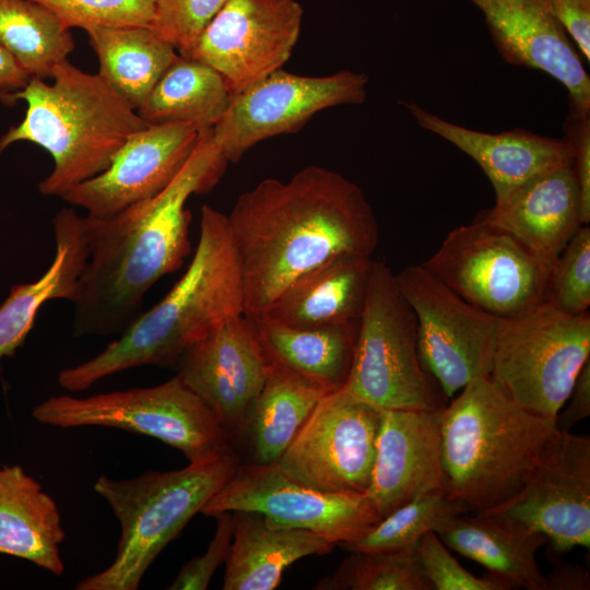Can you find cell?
<instances>
[{
  "instance_id": "cell-1",
  "label": "cell",
  "mask_w": 590,
  "mask_h": 590,
  "mask_svg": "<svg viewBox=\"0 0 590 590\" xmlns=\"http://www.w3.org/2000/svg\"><path fill=\"white\" fill-rule=\"evenodd\" d=\"M244 285V315L261 318L293 281L340 256L371 257L378 223L363 190L310 165L287 181L267 178L227 215Z\"/></svg>"
},
{
  "instance_id": "cell-2",
  "label": "cell",
  "mask_w": 590,
  "mask_h": 590,
  "mask_svg": "<svg viewBox=\"0 0 590 590\" xmlns=\"http://www.w3.org/2000/svg\"><path fill=\"white\" fill-rule=\"evenodd\" d=\"M212 132L200 131L185 166L155 197L110 217L84 216L88 259L70 300L73 337L122 333L149 290L184 264L191 251L186 202L213 189L228 164Z\"/></svg>"
},
{
  "instance_id": "cell-3",
  "label": "cell",
  "mask_w": 590,
  "mask_h": 590,
  "mask_svg": "<svg viewBox=\"0 0 590 590\" xmlns=\"http://www.w3.org/2000/svg\"><path fill=\"white\" fill-rule=\"evenodd\" d=\"M244 285L227 215L204 204L193 257L179 281L88 361L59 371L70 392L114 374L141 367L176 369L181 357L228 319L244 314Z\"/></svg>"
},
{
  "instance_id": "cell-4",
  "label": "cell",
  "mask_w": 590,
  "mask_h": 590,
  "mask_svg": "<svg viewBox=\"0 0 590 590\" xmlns=\"http://www.w3.org/2000/svg\"><path fill=\"white\" fill-rule=\"evenodd\" d=\"M52 83L31 76L24 88L1 99L26 102L21 123L0 139V153L16 141L33 142L50 153L51 173L38 185L45 196L60 197L103 173L119 149L146 123L98 74L68 60L51 73Z\"/></svg>"
},
{
  "instance_id": "cell-5",
  "label": "cell",
  "mask_w": 590,
  "mask_h": 590,
  "mask_svg": "<svg viewBox=\"0 0 590 590\" xmlns=\"http://www.w3.org/2000/svg\"><path fill=\"white\" fill-rule=\"evenodd\" d=\"M556 429L554 421L521 408L489 376L472 379L441 410L448 495L470 512L507 502L521 488Z\"/></svg>"
},
{
  "instance_id": "cell-6",
  "label": "cell",
  "mask_w": 590,
  "mask_h": 590,
  "mask_svg": "<svg viewBox=\"0 0 590 590\" xmlns=\"http://www.w3.org/2000/svg\"><path fill=\"white\" fill-rule=\"evenodd\" d=\"M234 451L173 471H148L132 479L101 475L93 489L121 526L116 556L75 590H137L158 554L228 481L237 465Z\"/></svg>"
},
{
  "instance_id": "cell-7",
  "label": "cell",
  "mask_w": 590,
  "mask_h": 590,
  "mask_svg": "<svg viewBox=\"0 0 590 590\" xmlns=\"http://www.w3.org/2000/svg\"><path fill=\"white\" fill-rule=\"evenodd\" d=\"M340 390L379 410L436 411L448 403L421 363L415 315L381 260L373 261L351 371Z\"/></svg>"
},
{
  "instance_id": "cell-8",
  "label": "cell",
  "mask_w": 590,
  "mask_h": 590,
  "mask_svg": "<svg viewBox=\"0 0 590 590\" xmlns=\"http://www.w3.org/2000/svg\"><path fill=\"white\" fill-rule=\"evenodd\" d=\"M32 415L58 428L101 426L146 435L180 450L190 463L233 451L216 414L177 374L149 388L85 398L54 396L38 403Z\"/></svg>"
},
{
  "instance_id": "cell-9",
  "label": "cell",
  "mask_w": 590,
  "mask_h": 590,
  "mask_svg": "<svg viewBox=\"0 0 590 590\" xmlns=\"http://www.w3.org/2000/svg\"><path fill=\"white\" fill-rule=\"evenodd\" d=\"M590 361V314H567L544 300L499 319L489 377L517 404L555 422Z\"/></svg>"
},
{
  "instance_id": "cell-10",
  "label": "cell",
  "mask_w": 590,
  "mask_h": 590,
  "mask_svg": "<svg viewBox=\"0 0 590 590\" xmlns=\"http://www.w3.org/2000/svg\"><path fill=\"white\" fill-rule=\"evenodd\" d=\"M422 264L463 300L499 319L545 300L548 269L508 232L479 217L450 231Z\"/></svg>"
},
{
  "instance_id": "cell-11",
  "label": "cell",
  "mask_w": 590,
  "mask_h": 590,
  "mask_svg": "<svg viewBox=\"0 0 590 590\" xmlns=\"http://www.w3.org/2000/svg\"><path fill=\"white\" fill-rule=\"evenodd\" d=\"M394 280L415 315L421 363L445 396L489 376L499 318L463 300L423 264L405 267Z\"/></svg>"
},
{
  "instance_id": "cell-12",
  "label": "cell",
  "mask_w": 590,
  "mask_h": 590,
  "mask_svg": "<svg viewBox=\"0 0 590 590\" xmlns=\"http://www.w3.org/2000/svg\"><path fill=\"white\" fill-rule=\"evenodd\" d=\"M224 511L258 512L274 527L308 530L334 545L359 540L381 519L367 494L316 489L288 477L275 462L239 463L200 512Z\"/></svg>"
},
{
  "instance_id": "cell-13",
  "label": "cell",
  "mask_w": 590,
  "mask_h": 590,
  "mask_svg": "<svg viewBox=\"0 0 590 590\" xmlns=\"http://www.w3.org/2000/svg\"><path fill=\"white\" fill-rule=\"evenodd\" d=\"M367 84L366 74L350 70L305 76L279 69L232 95L213 141L228 163H237L258 142L298 131L320 110L364 103Z\"/></svg>"
},
{
  "instance_id": "cell-14",
  "label": "cell",
  "mask_w": 590,
  "mask_h": 590,
  "mask_svg": "<svg viewBox=\"0 0 590 590\" xmlns=\"http://www.w3.org/2000/svg\"><path fill=\"white\" fill-rule=\"evenodd\" d=\"M381 411L342 390L330 393L275 463L288 477L316 489L366 494Z\"/></svg>"
},
{
  "instance_id": "cell-15",
  "label": "cell",
  "mask_w": 590,
  "mask_h": 590,
  "mask_svg": "<svg viewBox=\"0 0 590 590\" xmlns=\"http://www.w3.org/2000/svg\"><path fill=\"white\" fill-rule=\"evenodd\" d=\"M296 0H226L188 57L216 70L232 95L282 69L298 40Z\"/></svg>"
},
{
  "instance_id": "cell-16",
  "label": "cell",
  "mask_w": 590,
  "mask_h": 590,
  "mask_svg": "<svg viewBox=\"0 0 590 590\" xmlns=\"http://www.w3.org/2000/svg\"><path fill=\"white\" fill-rule=\"evenodd\" d=\"M484 511L515 518L543 533L557 552L590 547V439L556 429L521 488Z\"/></svg>"
},
{
  "instance_id": "cell-17",
  "label": "cell",
  "mask_w": 590,
  "mask_h": 590,
  "mask_svg": "<svg viewBox=\"0 0 590 590\" xmlns=\"http://www.w3.org/2000/svg\"><path fill=\"white\" fill-rule=\"evenodd\" d=\"M272 366L256 320L241 314L194 344L176 371L228 434H240Z\"/></svg>"
},
{
  "instance_id": "cell-18",
  "label": "cell",
  "mask_w": 590,
  "mask_h": 590,
  "mask_svg": "<svg viewBox=\"0 0 590 590\" xmlns=\"http://www.w3.org/2000/svg\"><path fill=\"white\" fill-rule=\"evenodd\" d=\"M201 130L188 122L150 125L129 138L103 173L69 189L61 199L94 219L110 217L151 199L185 166Z\"/></svg>"
},
{
  "instance_id": "cell-19",
  "label": "cell",
  "mask_w": 590,
  "mask_h": 590,
  "mask_svg": "<svg viewBox=\"0 0 590 590\" xmlns=\"http://www.w3.org/2000/svg\"><path fill=\"white\" fill-rule=\"evenodd\" d=\"M484 15L502 59L542 71L562 83L568 109L590 113V78L576 46L546 0H468Z\"/></svg>"
},
{
  "instance_id": "cell-20",
  "label": "cell",
  "mask_w": 590,
  "mask_h": 590,
  "mask_svg": "<svg viewBox=\"0 0 590 590\" xmlns=\"http://www.w3.org/2000/svg\"><path fill=\"white\" fill-rule=\"evenodd\" d=\"M441 410H382L366 494L381 518L416 496L446 491Z\"/></svg>"
},
{
  "instance_id": "cell-21",
  "label": "cell",
  "mask_w": 590,
  "mask_h": 590,
  "mask_svg": "<svg viewBox=\"0 0 590 590\" xmlns=\"http://www.w3.org/2000/svg\"><path fill=\"white\" fill-rule=\"evenodd\" d=\"M404 106L422 129L450 142L479 164L496 200L542 174L571 166L573 149L565 137L540 135L524 129L487 133L445 120L414 103Z\"/></svg>"
},
{
  "instance_id": "cell-22",
  "label": "cell",
  "mask_w": 590,
  "mask_h": 590,
  "mask_svg": "<svg viewBox=\"0 0 590 590\" xmlns=\"http://www.w3.org/2000/svg\"><path fill=\"white\" fill-rule=\"evenodd\" d=\"M503 228L528 248L548 270L585 225L579 187L571 166L542 174L495 200L479 216Z\"/></svg>"
},
{
  "instance_id": "cell-23",
  "label": "cell",
  "mask_w": 590,
  "mask_h": 590,
  "mask_svg": "<svg viewBox=\"0 0 590 590\" xmlns=\"http://www.w3.org/2000/svg\"><path fill=\"white\" fill-rule=\"evenodd\" d=\"M373 261L345 255L318 266L282 291L261 318L295 327L357 326Z\"/></svg>"
},
{
  "instance_id": "cell-24",
  "label": "cell",
  "mask_w": 590,
  "mask_h": 590,
  "mask_svg": "<svg viewBox=\"0 0 590 590\" xmlns=\"http://www.w3.org/2000/svg\"><path fill=\"white\" fill-rule=\"evenodd\" d=\"M445 545L507 580L514 589L546 590L536 564L546 536L526 523L496 511L457 516L436 532Z\"/></svg>"
},
{
  "instance_id": "cell-25",
  "label": "cell",
  "mask_w": 590,
  "mask_h": 590,
  "mask_svg": "<svg viewBox=\"0 0 590 590\" xmlns=\"http://www.w3.org/2000/svg\"><path fill=\"white\" fill-rule=\"evenodd\" d=\"M56 252L36 281L11 287L0 305V362L13 357L32 330L40 307L51 299L71 300L88 259L84 216L71 208L52 219Z\"/></svg>"
},
{
  "instance_id": "cell-26",
  "label": "cell",
  "mask_w": 590,
  "mask_h": 590,
  "mask_svg": "<svg viewBox=\"0 0 590 590\" xmlns=\"http://www.w3.org/2000/svg\"><path fill=\"white\" fill-rule=\"evenodd\" d=\"M233 519L224 590H273L293 563L328 554L335 546L308 530L274 527L258 512L233 511Z\"/></svg>"
},
{
  "instance_id": "cell-27",
  "label": "cell",
  "mask_w": 590,
  "mask_h": 590,
  "mask_svg": "<svg viewBox=\"0 0 590 590\" xmlns=\"http://www.w3.org/2000/svg\"><path fill=\"white\" fill-rule=\"evenodd\" d=\"M66 538L56 502L20 464L0 467V554L22 558L56 576Z\"/></svg>"
},
{
  "instance_id": "cell-28",
  "label": "cell",
  "mask_w": 590,
  "mask_h": 590,
  "mask_svg": "<svg viewBox=\"0 0 590 590\" xmlns=\"http://www.w3.org/2000/svg\"><path fill=\"white\" fill-rule=\"evenodd\" d=\"M272 364L291 369L330 393L349 378L357 326L295 327L268 318L255 319Z\"/></svg>"
},
{
  "instance_id": "cell-29",
  "label": "cell",
  "mask_w": 590,
  "mask_h": 590,
  "mask_svg": "<svg viewBox=\"0 0 590 590\" xmlns=\"http://www.w3.org/2000/svg\"><path fill=\"white\" fill-rule=\"evenodd\" d=\"M98 75L137 110L164 72L178 59L174 46L150 26H108L86 31Z\"/></svg>"
},
{
  "instance_id": "cell-30",
  "label": "cell",
  "mask_w": 590,
  "mask_h": 590,
  "mask_svg": "<svg viewBox=\"0 0 590 590\" xmlns=\"http://www.w3.org/2000/svg\"><path fill=\"white\" fill-rule=\"evenodd\" d=\"M328 394L330 392L322 386L273 364L244 430L249 439L252 462H276Z\"/></svg>"
},
{
  "instance_id": "cell-31",
  "label": "cell",
  "mask_w": 590,
  "mask_h": 590,
  "mask_svg": "<svg viewBox=\"0 0 590 590\" xmlns=\"http://www.w3.org/2000/svg\"><path fill=\"white\" fill-rule=\"evenodd\" d=\"M232 93L212 67L179 55L137 109L149 125L194 123L213 127L224 115Z\"/></svg>"
},
{
  "instance_id": "cell-32",
  "label": "cell",
  "mask_w": 590,
  "mask_h": 590,
  "mask_svg": "<svg viewBox=\"0 0 590 590\" xmlns=\"http://www.w3.org/2000/svg\"><path fill=\"white\" fill-rule=\"evenodd\" d=\"M0 45L30 74L51 78L74 48L70 30L34 0H0Z\"/></svg>"
},
{
  "instance_id": "cell-33",
  "label": "cell",
  "mask_w": 590,
  "mask_h": 590,
  "mask_svg": "<svg viewBox=\"0 0 590 590\" xmlns=\"http://www.w3.org/2000/svg\"><path fill=\"white\" fill-rule=\"evenodd\" d=\"M469 512L464 503L446 491L426 493L381 518L359 540L341 546L350 552L415 550L425 533L436 532L450 519Z\"/></svg>"
},
{
  "instance_id": "cell-34",
  "label": "cell",
  "mask_w": 590,
  "mask_h": 590,
  "mask_svg": "<svg viewBox=\"0 0 590 590\" xmlns=\"http://www.w3.org/2000/svg\"><path fill=\"white\" fill-rule=\"evenodd\" d=\"M338 569L321 579L319 590H432L420 567L416 548L351 552Z\"/></svg>"
},
{
  "instance_id": "cell-35",
  "label": "cell",
  "mask_w": 590,
  "mask_h": 590,
  "mask_svg": "<svg viewBox=\"0 0 590 590\" xmlns=\"http://www.w3.org/2000/svg\"><path fill=\"white\" fill-rule=\"evenodd\" d=\"M545 300L556 308L581 315L590 306V227L582 225L548 270Z\"/></svg>"
},
{
  "instance_id": "cell-36",
  "label": "cell",
  "mask_w": 590,
  "mask_h": 590,
  "mask_svg": "<svg viewBox=\"0 0 590 590\" xmlns=\"http://www.w3.org/2000/svg\"><path fill=\"white\" fill-rule=\"evenodd\" d=\"M51 10L69 30L150 26L157 0H34Z\"/></svg>"
},
{
  "instance_id": "cell-37",
  "label": "cell",
  "mask_w": 590,
  "mask_h": 590,
  "mask_svg": "<svg viewBox=\"0 0 590 590\" xmlns=\"http://www.w3.org/2000/svg\"><path fill=\"white\" fill-rule=\"evenodd\" d=\"M422 573L432 590H510L512 586L502 577L488 573L476 577L450 554L434 531L425 533L416 547Z\"/></svg>"
},
{
  "instance_id": "cell-38",
  "label": "cell",
  "mask_w": 590,
  "mask_h": 590,
  "mask_svg": "<svg viewBox=\"0 0 590 590\" xmlns=\"http://www.w3.org/2000/svg\"><path fill=\"white\" fill-rule=\"evenodd\" d=\"M226 0H157L151 27L188 57Z\"/></svg>"
},
{
  "instance_id": "cell-39",
  "label": "cell",
  "mask_w": 590,
  "mask_h": 590,
  "mask_svg": "<svg viewBox=\"0 0 590 590\" xmlns=\"http://www.w3.org/2000/svg\"><path fill=\"white\" fill-rule=\"evenodd\" d=\"M214 518L216 529L206 551L188 560L167 589L204 590L215 570L226 562L233 540V511L217 514Z\"/></svg>"
},
{
  "instance_id": "cell-40",
  "label": "cell",
  "mask_w": 590,
  "mask_h": 590,
  "mask_svg": "<svg viewBox=\"0 0 590 590\" xmlns=\"http://www.w3.org/2000/svg\"><path fill=\"white\" fill-rule=\"evenodd\" d=\"M565 139L573 149L571 168L575 174L581 203V220L590 223V113L568 109L564 122Z\"/></svg>"
},
{
  "instance_id": "cell-41",
  "label": "cell",
  "mask_w": 590,
  "mask_h": 590,
  "mask_svg": "<svg viewBox=\"0 0 590 590\" xmlns=\"http://www.w3.org/2000/svg\"><path fill=\"white\" fill-rule=\"evenodd\" d=\"M582 57L590 61V0H546Z\"/></svg>"
},
{
  "instance_id": "cell-42",
  "label": "cell",
  "mask_w": 590,
  "mask_h": 590,
  "mask_svg": "<svg viewBox=\"0 0 590 590\" xmlns=\"http://www.w3.org/2000/svg\"><path fill=\"white\" fill-rule=\"evenodd\" d=\"M568 400V406L555 420L556 428L562 432H569L590 414V361L579 371Z\"/></svg>"
},
{
  "instance_id": "cell-43",
  "label": "cell",
  "mask_w": 590,
  "mask_h": 590,
  "mask_svg": "<svg viewBox=\"0 0 590 590\" xmlns=\"http://www.w3.org/2000/svg\"><path fill=\"white\" fill-rule=\"evenodd\" d=\"M546 590H588L590 588L589 571L568 563H558L553 571L545 576Z\"/></svg>"
},
{
  "instance_id": "cell-44",
  "label": "cell",
  "mask_w": 590,
  "mask_h": 590,
  "mask_svg": "<svg viewBox=\"0 0 590 590\" xmlns=\"http://www.w3.org/2000/svg\"><path fill=\"white\" fill-rule=\"evenodd\" d=\"M31 76L0 45V98L25 87Z\"/></svg>"
}]
</instances>
